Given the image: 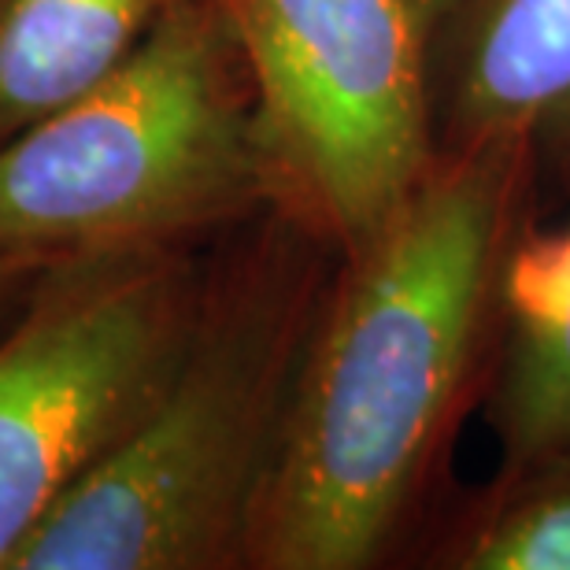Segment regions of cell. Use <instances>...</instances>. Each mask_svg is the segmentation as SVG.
I'll use <instances>...</instances> for the list:
<instances>
[{
	"label": "cell",
	"instance_id": "cell-4",
	"mask_svg": "<svg viewBox=\"0 0 570 570\" xmlns=\"http://www.w3.org/2000/svg\"><path fill=\"white\" fill-rule=\"evenodd\" d=\"M256 89L271 208L356 253L438 164L433 0H219Z\"/></svg>",
	"mask_w": 570,
	"mask_h": 570
},
{
	"label": "cell",
	"instance_id": "cell-2",
	"mask_svg": "<svg viewBox=\"0 0 570 570\" xmlns=\"http://www.w3.org/2000/svg\"><path fill=\"white\" fill-rule=\"evenodd\" d=\"M334 267L278 208L223 234L164 393L8 570H248Z\"/></svg>",
	"mask_w": 570,
	"mask_h": 570
},
{
	"label": "cell",
	"instance_id": "cell-8",
	"mask_svg": "<svg viewBox=\"0 0 570 570\" xmlns=\"http://www.w3.org/2000/svg\"><path fill=\"white\" fill-rule=\"evenodd\" d=\"M500 460L570 438V219L530 237L511 282V334L485 404Z\"/></svg>",
	"mask_w": 570,
	"mask_h": 570
},
{
	"label": "cell",
	"instance_id": "cell-6",
	"mask_svg": "<svg viewBox=\"0 0 570 570\" xmlns=\"http://www.w3.org/2000/svg\"><path fill=\"white\" fill-rule=\"evenodd\" d=\"M433 127L441 153L527 145L570 193V0H433Z\"/></svg>",
	"mask_w": 570,
	"mask_h": 570
},
{
	"label": "cell",
	"instance_id": "cell-7",
	"mask_svg": "<svg viewBox=\"0 0 570 570\" xmlns=\"http://www.w3.org/2000/svg\"><path fill=\"white\" fill-rule=\"evenodd\" d=\"M175 0H0V145L111 75Z\"/></svg>",
	"mask_w": 570,
	"mask_h": 570
},
{
	"label": "cell",
	"instance_id": "cell-1",
	"mask_svg": "<svg viewBox=\"0 0 570 570\" xmlns=\"http://www.w3.org/2000/svg\"><path fill=\"white\" fill-rule=\"evenodd\" d=\"M541 197L527 145L441 153L412 204L337 256L248 570H412L497 390Z\"/></svg>",
	"mask_w": 570,
	"mask_h": 570
},
{
	"label": "cell",
	"instance_id": "cell-3",
	"mask_svg": "<svg viewBox=\"0 0 570 570\" xmlns=\"http://www.w3.org/2000/svg\"><path fill=\"white\" fill-rule=\"evenodd\" d=\"M271 208L256 89L219 0H175L116 71L0 145V253L197 248Z\"/></svg>",
	"mask_w": 570,
	"mask_h": 570
},
{
	"label": "cell",
	"instance_id": "cell-9",
	"mask_svg": "<svg viewBox=\"0 0 570 570\" xmlns=\"http://www.w3.org/2000/svg\"><path fill=\"white\" fill-rule=\"evenodd\" d=\"M412 570H570V438L460 485Z\"/></svg>",
	"mask_w": 570,
	"mask_h": 570
},
{
	"label": "cell",
	"instance_id": "cell-5",
	"mask_svg": "<svg viewBox=\"0 0 570 570\" xmlns=\"http://www.w3.org/2000/svg\"><path fill=\"white\" fill-rule=\"evenodd\" d=\"M197 248L45 264L0 334V570L130 438L197 318Z\"/></svg>",
	"mask_w": 570,
	"mask_h": 570
},
{
	"label": "cell",
	"instance_id": "cell-10",
	"mask_svg": "<svg viewBox=\"0 0 570 570\" xmlns=\"http://www.w3.org/2000/svg\"><path fill=\"white\" fill-rule=\"evenodd\" d=\"M38 259H27V256H11V253H0V315L8 312L11 304H19L22 296L30 293L33 278L41 275Z\"/></svg>",
	"mask_w": 570,
	"mask_h": 570
}]
</instances>
